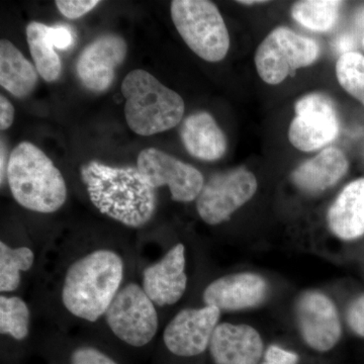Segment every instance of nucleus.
Instances as JSON below:
<instances>
[{
	"label": "nucleus",
	"mask_w": 364,
	"mask_h": 364,
	"mask_svg": "<svg viewBox=\"0 0 364 364\" xmlns=\"http://www.w3.org/2000/svg\"><path fill=\"white\" fill-rule=\"evenodd\" d=\"M0 332L18 341L28 337L30 310L18 296H0Z\"/></svg>",
	"instance_id": "24"
},
{
	"label": "nucleus",
	"mask_w": 364,
	"mask_h": 364,
	"mask_svg": "<svg viewBox=\"0 0 364 364\" xmlns=\"http://www.w3.org/2000/svg\"><path fill=\"white\" fill-rule=\"evenodd\" d=\"M338 132V117L329 97L311 93L298 100L296 117L289 130L294 147L304 152L321 149L334 141Z\"/></svg>",
	"instance_id": "10"
},
{
	"label": "nucleus",
	"mask_w": 364,
	"mask_h": 364,
	"mask_svg": "<svg viewBox=\"0 0 364 364\" xmlns=\"http://www.w3.org/2000/svg\"><path fill=\"white\" fill-rule=\"evenodd\" d=\"M171 18L186 44L208 62L222 61L230 48L226 23L218 7L208 0H174Z\"/></svg>",
	"instance_id": "5"
},
{
	"label": "nucleus",
	"mask_w": 364,
	"mask_h": 364,
	"mask_svg": "<svg viewBox=\"0 0 364 364\" xmlns=\"http://www.w3.org/2000/svg\"><path fill=\"white\" fill-rule=\"evenodd\" d=\"M14 107L4 95L0 97V129L6 131L14 123Z\"/></svg>",
	"instance_id": "31"
},
{
	"label": "nucleus",
	"mask_w": 364,
	"mask_h": 364,
	"mask_svg": "<svg viewBox=\"0 0 364 364\" xmlns=\"http://www.w3.org/2000/svg\"><path fill=\"white\" fill-rule=\"evenodd\" d=\"M35 254L30 248L9 247L0 242V291L11 293L21 284V272L32 268Z\"/></svg>",
	"instance_id": "23"
},
{
	"label": "nucleus",
	"mask_w": 364,
	"mask_h": 364,
	"mask_svg": "<svg viewBox=\"0 0 364 364\" xmlns=\"http://www.w3.org/2000/svg\"><path fill=\"white\" fill-rule=\"evenodd\" d=\"M340 85L364 105V56L356 52L341 55L336 64Z\"/></svg>",
	"instance_id": "25"
},
{
	"label": "nucleus",
	"mask_w": 364,
	"mask_h": 364,
	"mask_svg": "<svg viewBox=\"0 0 364 364\" xmlns=\"http://www.w3.org/2000/svg\"><path fill=\"white\" fill-rule=\"evenodd\" d=\"M256 191L257 179L245 168L215 174L196 198V210L203 222L219 225L250 200Z\"/></svg>",
	"instance_id": "8"
},
{
	"label": "nucleus",
	"mask_w": 364,
	"mask_h": 364,
	"mask_svg": "<svg viewBox=\"0 0 364 364\" xmlns=\"http://www.w3.org/2000/svg\"><path fill=\"white\" fill-rule=\"evenodd\" d=\"M50 41L56 49L67 50L73 45L74 38L70 28L65 26H55L48 28Z\"/></svg>",
	"instance_id": "29"
},
{
	"label": "nucleus",
	"mask_w": 364,
	"mask_h": 364,
	"mask_svg": "<svg viewBox=\"0 0 364 364\" xmlns=\"http://www.w3.org/2000/svg\"><path fill=\"white\" fill-rule=\"evenodd\" d=\"M348 161L337 148H326L294 170L293 181L301 191L318 193L332 188L346 174Z\"/></svg>",
	"instance_id": "18"
},
{
	"label": "nucleus",
	"mask_w": 364,
	"mask_h": 364,
	"mask_svg": "<svg viewBox=\"0 0 364 364\" xmlns=\"http://www.w3.org/2000/svg\"><path fill=\"white\" fill-rule=\"evenodd\" d=\"M363 45H364V39H363Z\"/></svg>",
	"instance_id": "34"
},
{
	"label": "nucleus",
	"mask_w": 364,
	"mask_h": 364,
	"mask_svg": "<svg viewBox=\"0 0 364 364\" xmlns=\"http://www.w3.org/2000/svg\"><path fill=\"white\" fill-rule=\"evenodd\" d=\"M60 13L69 20H77L81 16L92 11L97 4L98 0H57L55 1Z\"/></svg>",
	"instance_id": "26"
},
{
	"label": "nucleus",
	"mask_w": 364,
	"mask_h": 364,
	"mask_svg": "<svg viewBox=\"0 0 364 364\" xmlns=\"http://www.w3.org/2000/svg\"><path fill=\"white\" fill-rule=\"evenodd\" d=\"M215 364H257L263 353L259 333L247 325L220 324L210 343Z\"/></svg>",
	"instance_id": "16"
},
{
	"label": "nucleus",
	"mask_w": 364,
	"mask_h": 364,
	"mask_svg": "<svg viewBox=\"0 0 364 364\" xmlns=\"http://www.w3.org/2000/svg\"><path fill=\"white\" fill-rule=\"evenodd\" d=\"M188 286L186 274V247L177 244L164 257L143 272V289L155 305H174Z\"/></svg>",
	"instance_id": "14"
},
{
	"label": "nucleus",
	"mask_w": 364,
	"mask_h": 364,
	"mask_svg": "<svg viewBox=\"0 0 364 364\" xmlns=\"http://www.w3.org/2000/svg\"><path fill=\"white\" fill-rule=\"evenodd\" d=\"M320 54L315 40L298 35L289 28H277L262 41L255 54V66L268 85L282 83L296 69L310 66Z\"/></svg>",
	"instance_id": "6"
},
{
	"label": "nucleus",
	"mask_w": 364,
	"mask_h": 364,
	"mask_svg": "<svg viewBox=\"0 0 364 364\" xmlns=\"http://www.w3.org/2000/svg\"><path fill=\"white\" fill-rule=\"evenodd\" d=\"M81 176L95 208L124 226H145L156 212V189L136 167L91 161L81 168Z\"/></svg>",
	"instance_id": "1"
},
{
	"label": "nucleus",
	"mask_w": 364,
	"mask_h": 364,
	"mask_svg": "<svg viewBox=\"0 0 364 364\" xmlns=\"http://www.w3.org/2000/svg\"><path fill=\"white\" fill-rule=\"evenodd\" d=\"M7 183L21 207L51 214L63 207L67 198L64 177L40 148L21 142L11 151Z\"/></svg>",
	"instance_id": "3"
},
{
	"label": "nucleus",
	"mask_w": 364,
	"mask_h": 364,
	"mask_svg": "<svg viewBox=\"0 0 364 364\" xmlns=\"http://www.w3.org/2000/svg\"><path fill=\"white\" fill-rule=\"evenodd\" d=\"M71 364H117L104 352L93 347H80L72 353Z\"/></svg>",
	"instance_id": "27"
},
{
	"label": "nucleus",
	"mask_w": 364,
	"mask_h": 364,
	"mask_svg": "<svg viewBox=\"0 0 364 364\" xmlns=\"http://www.w3.org/2000/svg\"><path fill=\"white\" fill-rule=\"evenodd\" d=\"M299 332L309 346L329 351L341 337V323L334 303L318 291L301 294L296 306Z\"/></svg>",
	"instance_id": "13"
},
{
	"label": "nucleus",
	"mask_w": 364,
	"mask_h": 364,
	"mask_svg": "<svg viewBox=\"0 0 364 364\" xmlns=\"http://www.w3.org/2000/svg\"><path fill=\"white\" fill-rule=\"evenodd\" d=\"M347 323L354 333L364 337V294L352 301L347 311Z\"/></svg>",
	"instance_id": "28"
},
{
	"label": "nucleus",
	"mask_w": 364,
	"mask_h": 364,
	"mask_svg": "<svg viewBox=\"0 0 364 364\" xmlns=\"http://www.w3.org/2000/svg\"><path fill=\"white\" fill-rule=\"evenodd\" d=\"M267 294V282L254 273H236L215 280L203 293L205 306L239 311L260 305Z\"/></svg>",
	"instance_id": "15"
},
{
	"label": "nucleus",
	"mask_w": 364,
	"mask_h": 364,
	"mask_svg": "<svg viewBox=\"0 0 364 364\" xmlns=\"http://www.w3.org/2000/svg\"><path fill=\"white\" fill-rule=\"evenodd\" d=\"M124 117L134 133L152 136L181 123L184 102L176 91L162 85L149 72L136 69L122 83Z\"/></svg>",
	"instance_id": "4"
},
{
	"label": "nucleus",
	"mask_w": 364,
	"mask_h": 364,
	"mask_svg": "<svg viewBox=\"0 0 364 364\" xmlns=\"http://www.w3.org/2000/svg\"><path fill=\"white\" fill-rule=\"evenodd\" d=\"M333 233L343 240L364 234V178L350 182L341 191L328 213Z\"/></svg>",
	"instance_id": "19"
},
{
	"label": "nucleus",
	"mask_w": 364,
	"mask_h": 364,
	"mask_svg": "<svg viewBox=\"0 0 364 364\" xmlns=\"http://www.w3.org/2000/svg\"><path fill=\"white\" fill-rule=\"evenodd\" d=\"M341 4L336 0H304L294 4L291 16L309 30L327 32L336 23Z\"/></svg>",
	"instance_id": "22"
},
{
	"label": "nucleus",
	"mask_w": 364,
	"mask_h": 364,
	"mask_svg": "<svg viewBox=\"0 0 364 364\" xmlns=\"http://www.w3.org/2000/svg\"><path fill=\"white\" fill-rule=\"evenodd\" d=\"M105 318L117 338L134 347L145 346L152 341L159 327L155 304L136 284L119 289Z\"/></svg>",
	"instance_id": "7"
},
{
	"label": "nucleus",
	"mask_w": 364,
	"mask_h": 364,
	"mask_svg": "<svg viewBox=\"0 0 364 364\" xmlns=\"http://www.w3.org/2000/svg\"><path fill=\"white\" fill-rule=\"evenodd\" d=\"M124 261L109 249H98L79 258L67 270L62 301L69 313L88 322L105 315L119 293Z\"/></svg>",
	"instance_id": "2"
},
{
	"label": "nucleus",
	"mask_w": 364,
	"mask_h": 364,
	"mask_svg": "<svg viewBox=\"0 0 364 364\" xmlns=\"http://www.w3.org/2000/svg\"><path fill=\"white\" fill-rule=\"evenodd\" d=\"M136 168L153 188L168 186L176 202H193L205 186L203 174L198 169L156 148L141 151Z\"/></svg>",
	"instance_id": "9"
},
{
	"label": "nucleus",
	"mask_w": 364,
	"mask_h": 364,
	"mask_svg": "<svg viewBox=\"0 0 364 364\" xmlns=\"http://www.w3.org/2000/svg\"><path fill=\"white\" fill-rule=\"evenodd\" d=\"M38 71L23 53L9 42L0 41V85L14 97L25 98L35 90Z\"/></svg>",
	"instance_id": "20"
},
{
	"label": "nucleus",
	"mask_w": 364,
	"mask_h": 364,
	"mask_svg": "<svg viewBox=\"0 0 364 364\" xmlns=\"http://www.w3.org/2000/svg\"><path fill=\"white\" fill-rule=\"evenodd\" d=\"M220 317L221 311L212 306L181 311L165 328V346L181 358L200 355L210 346Z\"/></svg>",
	"instance_id": "11"
},
{
	"label": "nucleus",
	"mask_w": 364,
	"mask_h": 364,
	"mask_svg": "<svg viewBox=\"0 0 364 364\" xmlns=\"http://www.w3.org/2000/svg\"><path fill=\"white\" fill-rule=\"evenodd\" d=\"M265 1H257V0H252V1H243V0H242V1H239V4H249V6H250V4H264Z\"/></svg>",
	"instance_id": "33"
},
{
	"label": "nucleus",
	"mask_w": 364,
	"mask_h": 364,
	"mask_svg": "<svg viewBox=\"0 0 364 364\" xmlns=\"http://www.w3.org/2000/svg\"><path fill=\"white\" fill-rule=\"evenodd\" d=\"M9 158L7 157V150L4 141H1V150H0V181L1 186L7 181V169H9Z\"/></svg>",
	"instance_id": "32"
},
{
	"label": "nucleus",
	"mask_w": 364,
	"mask_h": 364,
	"mask_svg": "<svg viewBox=\"0 0 364 364\" xmlns=\"http://www.w3.org/2000/svg\"><path fill=\"white\" fill-rule=\"evenodd\" d=\"M48 28L44 23L32 21L26 26V41L38 73L47 82H54L61 75L62 63L50 41Z\"/></svg>",
	"instance_id": "21"
},
{
	"label": "nucleus",
	"mask_w": 364,
	"mask_h": 364,
	"mask_svg": "<svg viewBox=\"0 0 364 364\" xmlns=\"http://www.w3.org/2000/svg\"><path fill=\"white\" fill-rule=\"evenodd\" d=\"M298 360L296 354L272 345L267 349L265 361L262 364H296Z\"/></svg>",
	"instance_id": "30"
},
{
	"label": "nucleus",
	"mask_w": 364,
	"mask_h": 364,
	"mask_svg": "<svg viewBox=\"0 0 364 364\" xmlns=\"http://www.w3.org/2000/svg\"><path fill=\"white\" fill-rule=\"evenodd\" d=\"M181 136L189 154L203 161H215L226 153V136L207 112H196L186 117Z\"/></svg>",
	"instance_id": "17"
},
{
	"label": "nucleus",
	"mask_w": 364,
	"mask_h": 364,
	"mask_svg": "<svg viewBox=\"0 0 364 364\" xmlns=\"http://www.w3.org/2000/svg\"><path fill=\"white\" fill-rule=\"evenodd\" d=\"M127 44L114 33L100 36L79 55L76 73L80 82L93 92H105L112 87L116 70L124 63Z\"/></svg>",
	"instance_id": "12"
}]
</instances>
